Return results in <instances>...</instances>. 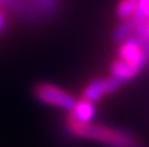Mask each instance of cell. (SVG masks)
<instances>
[{"mask_svg":"<svg viewBox=\"0 0 149 147\" xmlns=\"http://www.w3.org/2000/svg\"><path fill=\"white\" fill-rule=\"evenodd\" d=\"M67 128L72 136L78 139L91 140L107 147H138L136 137L132 133H127L126 130L93 123L81 124L71 118L67 120Z\"/></svg>","mask_w":149,"mask_h":147,"instance_id":"obj_1","label":"cell"},{"mask_svg":"<svg viewBox=\"0 0 149 147\" xmlns=\"http://www.w3.org/2000/svg\"><path fill=\"white\" fill-rule=\"evenodd\" d=\"M33 95L36 97L38 101H41L45 105L55 107V108H59L68 112L72 110L77 101L72 94H70L61 87H56L55 84H49V82H41L35 85Z\"/></svg>","mask_w":149,"mask_h":147,"instance_id":"obj_2","label":"cell"},{"mask_svg":"<svg viewBox=\"0 0 149 147\" xmlns=\"http://www.w3.org/2000/svg\"><path fill=\"white\" fill-rule=\"evenodd\" d=\"M117 59L142 71L149 59V52L143 46L142 41L132 35L130 38L120 42L117 49Z\"/></svg>","mask_w":149,"mask_h":147,"instance_id":"obj_3","label":"cell"},{"mask_svg":"<svg viewBox=\"0 0 149 147\" xmlns=\"http://www.w3.org/2000/svg\"><path fill=\"white\" fill-rule=\"evenodd\" d=\"M120 85L122 84L119 81H116L114 78H111V77H109V78H96V79L90 81L86 85V88L83 90L81 98L96 104L103 97L116 92L120 88Z\"/></svg>","mask_w":149,"mask_h":147,"instance_id":"obj_4","label":"cell"},{"mask_svg":"<svg viewBox=\"0 0 149 147\" xmlns=\"http://www.w3.org/2000/svg\"><path fill=\"white\" fill-rule=\"evenodd\" d=\"M96 115H97V110H96L94 102H90V101L81 98V99L75 101V105L70 111L68 118H71L77 123H81V124H88V123H93Z\"/></svg>","mask_w":149,"mask_h":147,"instance_id":"obj_5","label":"cell"},{"mask_svg":"<svg viewBox=\"0 0 149 147\" xmlns=\"http://www.w3.org/2000/svg\"><path fill=\"white\" fill-rule=\"evenodd\" d=\"M141 72H142L141 69H138V68H135V66L117 59V58L110 65V77L114 78L116 81H119L122 85L129 82V81H132L133 78H136Z\"/></svg>","mask_w":149,"mask_h":147,"instance_id":"obj_6","label":"cell"},{"mask_svg":"<svg viewBox=\"0 0 149 147\" xmlns=\"http://www.w3.org/2000/svg\"><path fill=\"white\" fill-rule=\"evenodd\" d=\"M138 13V0H119L116 6V16L125 22L136 17Z\"/></svg>","mask_w":149,"mask_h":147,"instance_id":"obj_7","label":"cell"},{"mask_svg":"<svg viewBox=\"0 0 149 147\" xmlns=\"http://www.w3.org/2000/svg\"><path fill=\"white\" fill-rule=\"evenodd\" d=\"M136 26H138V22H136L135 19L122 22V23H120V26H117V28H116V30H114V33H113L114 41L122 42V41H125V39L130 38L132 35H135Z\"/></svg>","mask_w":149,"mask_h":147,"instance_id":"obj_8","label":"cell"},{"mask_svg":"<svg viewBox=\"0 0 149 147\" xmlns=\"http://www.w3.org/2000/svg\"><path fill=\"white\" fill-rule=\"evenodd\" d=\"M135 36L142 41L143 46L149 52V20L138 22V26H136V30H135Z\"/></svg>","mask_w":149,"mask_h":147,"instance_id":"obj_9","label":"cell"},{"mask_svg":"<svg viewBox=\"0 0 149 147\" xmlns=\"http://www.w3.org/2000/svg\"><path fill=\"white\" fill-rule=\"evenodd\" d=\"M135 20L136 22L149 20V0H138V13Z\"/></svg>","mask_w":149,"mask_h":147,"instance_id":"obj_10","label":"cell"},{"mask_svg":"<svg viewBox=\"0 0 149 147\" xmlns=\"http://www.w3.org/2000/svg\"><path fill=\"white\" fill-rule=\"evenodd\" d=\"M4 25H6V19H4V14H3V13L0 12V32L3 30Z\"/></svg>","mask_w":149,"mask_h":147,"instance_id":"obj_11","label":"cell"},{"mask_svg":"<svg viewBox=\"0 0 149 147\" xmlns=\"http://www.w3.org/2000/svg\"><path fill=\"white\" fill-rule=\"evenodd\" d=\"M3 1H4V0H0V4H1V3H3Z\"/></svg>","mask_w":149,"mask_h":147,"instance_id":"obj_12","label":"cell"}]
</instances>
